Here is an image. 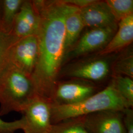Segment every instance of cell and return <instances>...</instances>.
Returning a JSON list of instances; mask_svg holds the SVG:
<instances>
[{"label": "cell", "mask_w": 133, "mask_h": 133, "mask_svg": "<svg viewBox=\"0 0 133 133\" xmlns=\"http://www.w3.org/2000/svg\"><path fill=\"white\" fill-rule=\"evenodd\" d=\"M23 123L22 117L10 122L5 121L0 117V133H14L17 130L22 129Z\"/></svg>", "instance_id": "ffe728a7"}, {"label": "cell", "mask_w": 133, "mask_h": 133, "mask_svg": "<svg viewBox=\"0 0 133 133\" xmlns=\"http://www.w3.org/2000/svg\"><path fill=\"white\" fill-rule=\"evenodd\" d=\"M109 72L108 61L97 59L74 66L68 72V75L72 78L97 81L104 79Z\"/></svg>", "instance_id": "8fae6325"}, {"label": "cell", "mask_w": 133, "mask_h": 133, "mask_svg": "<svg viewBox=\"0 0 133 133\" xmlns=\"http://www.w3.org/2000/svg\"><path fill=\"white\" fill-rule=\"evenodd\" d=\"M24 133H48L51 128V103L37 96L22 112Z\"/></svg>", "instance_id": "277c9868"}, {"label": "cell", "mask_w": 133, "mask_h": 133, "mask_svg": "<svg viewBox=\"0 0 133 133\" xmlns=\"http://www.w3.org/2000/svg\"><path fill=\"white\" fill-rule=\"evenodd\" d=\"M133 14L120 21L113 37L99 54L105 56L119 51L133 42Z\"/></svg>", "instance_id": "7c38bea8"}, {"label": "cell", "mask_w": 133, "mask_h": 133, "mask_svg": "<svg viewBox=\"0 0 133 133\" xmlns=\"http://www.w3.org/2000/svg\"><path fill=\"white\" fill-rule=\"evenodd\" d=\"M18 38L0 30V75L8 63L10 49Z\"/></svg>", "instance_id": "ac0fdd59"}, {"label": "cell", "mask_w": 133, "mask_h": 133, "mask_svg": "<svg viewBox=\"0 0 133 133\" xmlns=\"http://www.w3.org/2000/svg\"><path fill=\"white\" fill-rule=\"evenodd\" d=\"M50 133H88L84 128L81 117L65 119L52 124Z\"/></svg>", "instance_id": "9a60e30c"}, {"label": "cell", "mask_w": 133, "mask_h": 133, "mask_svg": "<svg viewBox=\"0 0 133 133\" xmlns=\"http://www.w3.org/2000/svg\"><path fill=\"white\" fill-rule=\"evenodd\" d=\"M123 110H103L80 117L88 133H125Z\"/></svg>", "instance_id": "52a82bcc"}, {"label": "cell", "mask_w": 133, "mask_h": 133, "mask_svg": "<svg viewBox=\"0 0 133 133\" xmlns=\"http://www.w3.org/2000/svg\"><path fill=\"white\" fill-rule=\"evenodd\" d=\"M84 27L81 17L79 9L77 8L66 16L65 21V55L77 42Z\"/></svg>", "instance_id": "4fadbf2b"}, {"label": "cell", "mask_w": 133, "mask_h": 133, "mask_svg": "<svg viewBox=\"0 0 133 133\" xmlns=\"http://www.w3.org/2000/svg\"><path fill=\"white\" fill-rule=\"evenodd\" d=\"M112 82L119 94L133 109V78L128 76L115 75Z\"/></svg>", "instance_id": "2e32d148"}, {"label": "cell", "mask_w": 133, "mask_h": 133, "mask_svg": "<svg viewBox=\"0 0 133 133\" xmlns=\"http://www.w3.org/2000/svg\"><path fill=\"white\" fill-rule=\"evenodd\" d=\"M37 96L31 77L8 63L0 75V116L22 113Z\"/></svg>", "instance_id": "7a4b0ae2"}, {"label": "cell", "mask_w": 133, "mask_h": 133, "mask_svg": "<svg viewBox=\"0 0 133 133\" xmlns=\"http://www.w3.org/2000/svg\"><path fill=\"white\" fill-rule=\"evenodd\" d=\"M2 11V0H0V20L1 17Z\"/></svg>", "instance_id": "603a6c76"}, {"label": "cell", "mask_w": 133, "mask_h": 133, "mask_svg": "<svg viewBox=\"0 0 133 133\" xmlns=\"http://www.w3.org/2000/svg\"><path fill=\"white\" fill-rule=\"evenodd\" d=\"M81 19L85 27L90 28L118 27V22L105 1H95L79 9Z\"/></svg>", "instance_id": "9c48e42d"}, {"label": "cell", "mask_w": 133, "mask_h": 133, "mask_svg": "<svg viewBox=\"0 0 133 133\" xmlns=\"http://www.w3.org/2000/svg\"><path fill=\"white\" fill-rule=\"evenodd\" d=\"M50 133V132H49V133Z\"/></svg>", "instance_id": "cb8c5ba5"}, {"label": "cell", "mask_w": 133, "mask_h": 133, "mask_svg": "<svg viewBox=\"0 0 133 133\" xmlns=\"http://www.w3.org/2000/svg\"><path fill=\"white\" fill-rule=\"evenodd\" d=\"M105 1L118 22L133 14V0H107Z\"/></svg>", "instance_id": "e0dca14e"}, {"label": "cell", "mask_w": 133, "mask_h": 133, "mask_svg": "<svg viewBox=\"0 0 133 133\" xmlns=\"http://www.w3.org/2000/svg\"><path fill=\"white\" fill-rule=\"evenodd\" d=\"M125 133H133V109L127 108L123 110V116Z\"/></svg>", "instance_id": "44dd1931"}, {"label": "cell", "mask_w": 133, "mask_h": 133, "mask_svg": "<svg viewBox=\"0 0 133 133\" xmlns=\"http://www.w3.org/2000/svg\"><path fill=\"white\" fill-rule=\"evenodd\" d=\"M118 27L90 28L79 38L64 57L72 58L102 49L109 43Z\"/></svg>", "instance_id": "8992f818"}, {"label": "cell", "mask_w": 133, "mask_h": 133, "mask_svg": "<svg viewBox=\"0 0 133 133\" xmlns=\"http://www.w3.org/2000/svg\"><path fill=\"white\" fill-rule=\"evenodd\" d=\"M39 26V17L32 1H24L14 19L11 31L18 39L36 36Z\"/></svg>", "instance_id": "30bf717a"}, {"label": "cell", "mask_w": 133, "mask_h": 133, "mask_svg": "<svg viewBox=\"0 0 133 133\" xmlns=\"http://www.w3.org/2000/svg\"><path fill=\"white\" fill-rule=\"evenodd\" d=\"M24 0H2L0 30L11 34L14 19Z\"/></svg>", "instance_id": "5bb4252c"}, {"label": "cell", "mask_w": 133, "mask_h": 133, "mask_svg": "<svg viewBox=\"0 0 133 133\" xmlns=\"http://www.w3.org/2000/svg\"><path fill=\"white\" fill-rule=\"evenodd\" d=\"M39 17L38 61L31 76L37 95L51 102L64 62L65 21L77 8L64 0L32 1Z\"/></svg>", "instance_id": "6da1fadb"}, {"label": "cell", "mask_w": 133, "mask_h": 133, "mask_svg": "<svg viewBox=\"0 0 133 133\" xmlns=\"http://www.w3.org/2000/svg\"><path fill=\"white\" fill-rule=\"evenodd\" d=\"M127 108H131L119 94L111 82L104 89L77 103L62 105L51 104V124L97 111L123 110Z\"/></svg>", "instance_id": "3957f363"}, {"label": "cell", "mask_w": 133, "mask_h": 133, "mask_svg": "<svg viewBox=\"0 0 133 133\" xmlns=\"http://www.w3.org/2000/svg\"><path fill=\"white\" fill-rule=\"evenodd\" d=\"M38 40L37 35L18 39L10 49L8 63L31 77L38 61Z\"/></svg>", "instance_id": "5b68a950"}, {"label": "cell", "mask_w": 133, "mask_h": 133, "mask_svg": "<svg viewBox=\"0 0 133 133\" xmlns=\"http://www.w3.org/2000/svg\"><path fill=\"white\" fill-rule=\"evenodd\" d=\"M92 83L78 81L58 82L54 92L51 104L71 105L77 103L99 91Z\"/></svg>", "instance_id": "ba28073f"}, {"label": "cell", "mask_w": 133, "mask_h": 133, "mask_svg": "<svg viewBox=\"0 0 133 133\" xmlns=\"http://www.w3.org/2000/svg\"><path fill=\"white\" fill-rule=\"evenodd\" d=\"M114 76L119 75L133 78V56L130 53L119 58L113 66Z\"/></svg>", "instance_id": "d6986e66"}, {"label": "cell", "mask_w": 133, "mask_h": 133, "mask_svg": "<svg viewBox=\"0 0 133 133\" xmlns=\"http://www.w3.org/2000/svg\"><path fill=\"white\" fill-rule=\"evenodd\" d=\"M66 3L76 6L78 9L84 8L88 5H90L95 0H64Z\"/></svg>", "instance_id": "7402d4cb"}]
</instances>
